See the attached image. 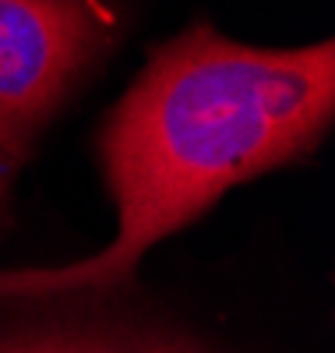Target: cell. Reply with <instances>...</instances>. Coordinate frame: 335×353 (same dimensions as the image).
Masks as SVG:
<instances>
[{"label":"cell","instance_id":"5","mask_svg":"<svg viewBox=\"0 0 335 353\" xmlns=\"http://www.w3.org/2000/svg\"><path fill=\"white\" fill-rule=\"evenodd\" d=\"M0 353H18V346L11 339H0Z\"/></svg>","mask_w":335,"mask_h":353},{"label":"cell","instance_id":"3","mask_svg":"<svg viewBox=\"0 0 335 353\" xmlns=\"http://www.w3.org/2000/svg\"><path fill=\"white\" fill-rule=\"evenodd\" d=\"M11 343L18 346V353H184L166 343L120 339L103 332H32Z\"/></svg>","mask_w":335,"mask_h":353},{"label":"cell","instance_id":"1","mask_svg":"<svg viewBox=\"0 0 335 353\" xmlns=\"http://www.w3.org/2000/svg\"><path fill=\"white\" fill-rule=\"evenodd\" d=\"M335 117V46L258 50L212 25L176 36L134 78L103 128L116 241L60 269L0 272V297L124 286L141 254L194 223L219 194L311 156Z\"/></svg>","mask_w":335,"mask_h":353},{"label":"cell","instance_id":"4","mask_svg":"<svg viewBox=\"0 0 335 353\" xmlns=\"http://www.w3.org/2000/svg\"><path fill=\"white\" fill-rule=\"evenodd\" d=\"M8 184H11V159L0 152V230L8 226Z\"/></svg>","mask_w":335,"mask_h":353},{"label":"cell","instance_id":"2","mask_svg":"<svg viewBox=\"0 0 335 353\" xmlns=\"http://www.w3.org/2000/svg\"><path fill=\"white\" fill-rule=\"evenodd\" d=\"M99 0H0V152L21 163L74 81L106 53Z\"/></svg>","mask_w":335,"mask_h":353}]
</instances>
